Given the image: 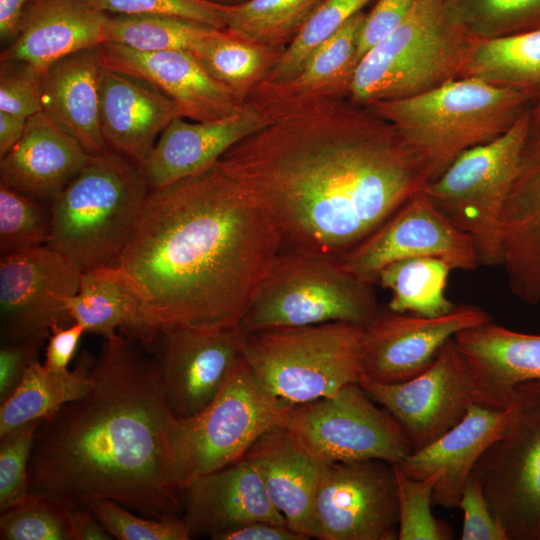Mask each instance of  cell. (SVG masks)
Wrapping results in <instances>:
<instances>
[{"label":"cell","instance_id":"obj_1","mask_svg":"<svg viewBox=\"0 0 540 540\" xmlns=\"http://www.w3.org/2000/svg\"><path fill=\"white\" fill-rule=\"evenodd\" d=\"M219 161L272 221L282 251L334 260L431 181L396 127L349 98L274 120Z\"/></svg>","mask_w":540,"mask_h":540},{"label":"cell","instance_id":"obj_2","mask_svg":"<svg viewBox=\"0 0 540 540\" xmlns=\"http://www.w3.org/2000/svg\"><path fill=\"white\" fill-rule=\"evenodd\" d=\"M281 252L272 221L217 161L150 189L115 265L138 295L150 337L239 326Z\"/></svg>","mask_w":540,"mask_h":540},{"label":"cell","instance_id":"obj_3","mask_svg":"<svg viewBox=\"0 0 540 540\" xmlns=\"http://www.w3.org/2000/svg\"><path fill=\"white\" fill-rule=\"evenodd\" d=\"M90 374L84 396L41 420L29 493L71 510L110 499L147 518L181 517L168 444L173 415L155 359L119 333L93 356Z\"/></svg>","mask_w":540,"mask_h":540},{"label":"cell","instance_id":"obj_4","mask_svg":"<svg viewBox=\"0 0 540 540\" xmlns=\"http://www.w3.org/2000/svg\"><path fill=\"white\" fill-rule=\"evenodd\" d=\"M535 96L475 78H457L430 91L375 102L437 179L466 150L506 133Z\"/></svg>","mask_w":540,"mask_h":540},{"label":"cell","instance_id":"obj_5","mask_svg":"<svg viewBox=\"0 0 540 540\" xmlns=\"http://www.w3.org/2000/svg\"><path fill=\"white\" fill-rule=\"evenodd\" d=\"M149 191L141 166L110 149L91 156L50 204L47 245L81 271L115 265Z\"/></svg>","mask_w":540,"mask_h":540},{"label":"cell","instance_id":"obj_6","mask_svg":"<svg viewBox=\"0 0 540 540\" xmlns=\"http://www.w3.org/2000/svg\"><path fill=\"white\" fill-rule=\"evenodd\" d=\"M363 337L345 321L261 330L246 335L244 359L265 392L295 406L360 383Z\"/></svg>","mask_w":540,"mask_h":540},{"label":"cell","instance_id":"obj_7","mask_svg":"<svg viewBox=\"0 0 540 540\" xmlns=\"http://www.w3.org/2000/svg\"><path fill=\"white\" fill-rule=\"evenodd\" d=\"M476 41L451 23L442 0H415L404 20L361 58L349 99L369 106L457 79Z\"/></svg>","mask_w":540,"mask_h":540},{"label":"cell","instance_id":"obj_8","mask_svg":"<svg viewBox=\"0 0 540 540\" xmlns=\"http://www.w3.org/2000/svg\"><path fill=\"white\" fill-rule=\"evenodd\" d=\"M379 310L373 284L356 278L337 260L282 251L239 327L246 334L336 321L365 327Z\"/></svg>","mask_w":540,"mask_h":540},{"label":"cell","instance_id":"obj_9","mask_svg":"<svg viewBox=\"0 0 540 540\" xmlns=\"http://www.w3.org/2000/svg\"><path fill=\"white\" fill-rule=\"evenodd\" d=\"M293 407L265 392L244 359L204 410L171 420L168 444L179 490L241 459Z\"/></svg>","mask_w":540,"mask_h":540},{"label":"cell","instance_id":"obj_10","mask_svg":"<svg viewBox=\"0 0 540 540\" xmlns=\"http://www.w3.org/2000/svg\"><path fill=\"white\" fill-rule=\"evenodd\" d=\"M528 108L506 133L463 152L424 188L433 204L470 237L480 266L500 265L499 220L515 176Z\"/></svg>","mask_w":540,"mask_h":540},{"label":"cell","instance_id":"obj_11","mask_svg":"<svg viewBox=\"0 0 540 540\" xmlns=\"http://www.w3.org/2000/svg\"><path fill=\"white\" fill-rule=\"evenodd\" d=\"M508 411L504 434L473 474L508 540H540V380L516 385Z\"/></svg>","mask_w":540,"mask_h":540},{"label":"cell","instance_id":"obj_12","mask_svg":"<svg viewBox=\"0 0 540 540\" xmlns=\"http://www.w3.org/2000/svg\"><path fill=\"white\" fill-rule=\"evenodd\" d=\"M360 383L295 405L278 424L318 461L378 459L398 465L413 452L399 423Z\"/></svg>","mask_w":540,"mask_h":540},{"label":"cell","instance_id":"obj_13","mask_svg":"<svg viewBox=\"0 0 540 540\" xmlns=\"http://www.w3.org/2000/svg\"><path fill=\"white\" fill-rule=\"evenodd\" d=\"M239 326L155 331L143 347L155 359L174 418L204 410L244 360L246 339Z\"/></svg>","mask_w":540,"mask_h":540},{"label":"cell","instance_id":"obj_14","mask_svg":"<svg viewBox=\"0 0 540 540\" xmlns=\"http://www.w3.org/2000/svg\"><path fill=\"white\" fill-rule=\"evenodd\" d=\"M81 273L48 245L1 256L0 344H44L54 327L72 324L65 301Z\"/></svg>","mask_w":540,"mask_h":540},{"label":"cell","instance_id":"obj_15","mask_svg":"<svg viewBox=\"0 0 540 540\" xmlns=\"http://www.w3.org/2000/svg\"><path fill=\"white\" fill-rule=\"evenodd\" d=\"M315 518L317 539H398L394 465L378 459L324 464Z\"/></svg>","mask_w":540,"mask_h":540},{"label":"cell","instance_id":"obj_16","mask_svg":"<svg viewBox=\"0 0 540 540\" xmlns=\"http://www.w3.org/2000/svg\"><path fill=\"white\" fill-rule=\"evenodd\" d=\"M360 384L399 423L413 451L457 425L475 403L472 373L454 337L418 376L396 384L362 378Z\"/></svg>","mask_w":540,"mask_h":540},{"label":"cell","instance_id":"obj_17","mask_svg":"<svg viewBox=\"0 0 540 540\" xmlns=\"http://www.w3.org/2000/svg\"><path fill=\"white\" fill-rule=\"evenodd\" d=\"M426 256L441 258L453 269L472 271L480 266L470 237L455 227L423 190L337 261L356 278L374 285L385 266Z\"/></svg>","mask_w":540,"mask_h":540},{"label":"cell","instance_id":"obj_18","mask_svg":"<svg viewBox=\"0 0 540 540\" xmlns=\"http://www.w3.org/2000/svg\"><path fill=\"white\" fill-rule=\"evenodd\" d=\"M490 320L485 310L466 304L438 317L380 308L364 327L362 378L396 384L416 377L434 362L450 338Z\"/></svg>","mask_w":540,"mask_h":540},{"label":"cell","instance_id":"obj_19","mask_svg":"<svg viewBox=\"0 0 540 540\" xmlns=\"http://www.w3.org/2000/svg\"><path fill=\"white\" fill-rule=\"evenodd\" d=\"M500 267L509 290L540 306V94L528 108L515 176L501 212Z\"/></svg>","mask_w":540,"mask_h":540},{"label":"cell","instance_id":"obj_20","mask_svg":"<svg viewBox=\"0 0 540 540\" xmlns=\"http://www.w3.org/2000/svg\"><path fill=\"white\" fill-rule=\"evenodd\" d=\"M96 51L103 67L142 78L164 93L182 118L215 121L244 107L189 51L140 52L113 43H102Z\"/></svg>","mask_w":540,"mask_h":540},{"label":"cell","instance_id":"obj_21","mask_svg":"<svg viewBox=\"0 0 540 540\" xmlns=\"http://www.w3.org/2000/svg\"><path fill=\"white\" fill-rule=\"evenodd\" d=\"M365 16L361 11L350 18L294 76L261 82L244 105L272 122L303 108L349 98L359 64L358 40Z\"/></svg>","mask_w":540,"mask_h":540},{"label":"cell","instance_id":"obj_22","mask_svg":"<svg viewBox=\"0 0 540 540\" xmlns=\"http://www.w3.org/2000/svg\"><path fill=\"white\" fill-rule=\"evenodd\" d=\"M178 117L176 104L152 84L102 66L100 125L110 150L143 167L162 132Z\"/></svg>","mask_w":540,"mask_h":540},{"label":"cell","instance_id":"obj_23","mask_svg":"<svg viewBox=\"0 0 540 540\" xmlns=\"http://www.w3.org/2000/svg\"><path fill=\"white\" fill-rule=\"evenodd\" d=\"M107 19L86 0H29L0 60L25 63L41 74L66 56L104 43Z\"/></svg>","mask_w":540,"mask_h":540},{"label":"cell","instance_id":"obj_24","mask_svg":"<svg viewBox=\"0 0 540 540\" xmlns=\"http://www.w3.org/2000/svg\"><path fill=\"white\" fill-rule=\"evenodd\" d=\"M509 411L472 404L466 416L427 446L396 466L404 475L424 479L442 471L432 496L435 506L458 507L463 488L479 458L508 425Z\"/></svg>","mask_w":540,"mask_h":540},{"label":"cell","instance_id":"obj_25","mask_svg":"<svg viewBox=\"0 0 540 540\" xmlns=\"http://www.w3.org/2000/svg\"><path fill=\"white\" fill-rule=\"evenodd\" d=\"M181 517L191 536L210 538L253 521L287 524L270 501L257 469L244 457L191 482L183 493Z\"/></svg>","mask_w":540,"mask_h":540},{"label":"cell","instance_id":"obj_26","mask_svg":"<svg viewBox=\"0 0 540 540\" xmlns=\"http://www.w3.org/2000/svg\"><path fill=\"white\" fill-rule=\"evenodd\" d=\"M271 121L253 108L209 122L174 119L142 167L150 189L192 176L216 163L235 144Z\"/></svg>","mask_w":540,"mask_h":540},{"label":"cell","instance_id":"obj_27","mask_svg":"<svg viewBox=\"0 0 540 540\" xmlns=\"http://www.w3.org/2000/svg\"><path fill=\"white\" fill-rule=\"evenodd\" d=\"M455 342L473 377L475 403L507 409L516 385L540 380V335L508 329L492 320L460 331Z\"/></svg>","mask_w":540,"mask_h":540},{"label":"cell","instance_id":"obj_28","mask_svg":"<svg viewBox=\"0 0 540 540\" xmlns=\"http://www.w3.org/2000/svg\"><path fill=\"white\" fill-rule=\"evenodd\" d=\"M90 157L41 111L27 119L21 139L0 158V183L50 205Z\"/></svg>","mask_w":540,"mask_h":540},{"label":"cell","instance_id":"obj_29","mask_svg":"<svg viewBox=\"0 0 540 540\" xmlns=\"http://www.w3.org/2000/svg\"><path fill=\"white\" fill-rule=\"evenodd\" d=\"M243 457L257 469L288 527L309 539L317 538L315 496L324 463L279 425L264 432Z\"/></svg>","mask_w":540,"mask_h":540},{"label":"cell","instance_id":"obj_30","mask_svg":"<svg viewBox=\"0 0 540 540\" xmlns=\"http://www.w3.org/2000/svg\"><path fill=\"white\" fill-rule=\"evenodd\" d=\"M96 48L66 56L40 74L43 111L91 156L109 150L100 125V75Z\"/></svg>","mask_w":540,"mask_h":540},{"label":"cell","instance_id":"obj_31","mask_svg":"<svg viewBox=\"0 0 540 540\" xmlns=\"http://www.w3.org/2000/svg\"><path fill=\"white\" fill-rule=\"evenodd\" d=\"M72 322L110 340L119 333L140 343L148 336L140 300L116 265L82 271L77 293L65 301Z\"/></svg>","mask_w":540,"mask_h":540},{"label":"cell","instance_id":"obj_32","mask_svg":"<svg viewBox=\"0 0 540 540\" xmlns=\"http://www.w3.org/2000/svg\"><path fill=\"white\" fill-rule=\"evenodd\" d=\"M92 359L83 351L76 366L65 372L49 371L39 359L31 363L16 389L0 404V437L84 396L92 384Z\"/></svg>","mask_w":540,"mask_h":540},{"label":"cell","instance_id":"obj_33","mask_svg":"<svg viewBox=\"0 0 540 540\" xmlns=\"http://www.w3.org/2000/svg\"><path fill=\"white\" fill-rule=\"evenodd\" d=\"M285 49L252 43L217 30L190 52L244 105L252 90L270 75Z\"/></svg>","mask_w":540,"mask_h":540},{"label":"cell","instance_id":"obj_34","mask_svg":"<svg viewBox=\"0 0 540 540\" xmlns=\"http://www.w3.org/2000/svg\"><path fill=\"white\" fill-rule=\"evenodd\" d=\"M459 78L540 94V29L477 40Z\"/></svg>","mask_w":540,"mask_h":540},{"label":"cell","instance_id":"obj_35","mask_svg":"<svg viewBox=\"0 0 540 540\" xmlns=\"http://www.w3.org/2000/svg\"><path fill=\"white\" fill-rule=\"evenodd\" d=\"M452 270V266L441 258H408L385 266L378 274L377 283L390 291L387 308L391 311L438 317L456 306L446 296Z\"/></svg>","mask_w":540,"mask_h":540},{"label":"cell","instance_id":"obj_36","mask_svg":"<svg viewBox=\"0 0 540 540\" xmlns=\"http://www.w3.org/2000/svg\"><path fill=\"white\" fill-rule=\"evenodd\" d=\"M324 0H246L222 4L224 30L240 39L287 47Z\"/></svg>","mask_w":540,"mask_h":540},{"label":"cell","instance_id":"obj_37","mask_svg":"<svg viewBox=\"0 0 540 540\" xmlns=\"http://www.w3.org/2000/svg\"><path fill=\"white\" fill-rule=\"evenodd\" d=\"M217 30L192 20L168 15L108 16L104 43L140 52L191 51Z\"/></svg>","mask_w":540,"mask_h":540},{"label":"cell","instance_id":"obj_38","mask_svg":"<svg viewBox=\"0 0 540 540\" xmlns=\"http://www.w3.org/2000/svg\"><path fill=\"white\" fill-rule=\"evenodd\" d=\"M448 19L476 40L540 29V0H442Z\"/></svg>","mask_w":540,"mask_h":540},{"label":"cell","instance_id":"obj_39","mask_svg":"<svg viewBox=\"0 0 540 540\" xmlns=\"http://www.w3.org/2000/svg\"><path fill=\"white\" fill-rule=\"evenodd\" d=\"M50 205L0 183V256L47 245Z\"/></svg>","mask_w":540,"mask_h":540},{"label":"cell","instance_id":"obj_40","mask_svg":"<svg viewBox=\"0 0 540 540\" xmlns=\"http://www.w3.org/2000/svg\"><path fill=\"white\" fill-rule=\"evenodd\" d=\"M374 0H324L264 81H280L297 74L312 54L355 14Z\"/></svg>","mask_w":540,"mask_h":540},{"label":"cell","instance_id":"obj_41","mask_svg":"<svg viewBox=\"0 0 540 540\" xmlns=\"http://www.w3.org/2000/svg\"><path fill=\"white\" fill-rule=\"evenodd\" d=\"M1 540H74L73 512L47 497L29 495L0 512Z\"/></svg>","mask_w":540,"mask_h":540},{"label":"cell","instance_id":"obj_42","mask_svg":"<svg viewBox=\"0 0 540 540\" xmlns=\"http://www.w3.org/2000/svg\"><path fill=\"white\" fill-rule=\"evenodd\" d=\"M398 497L399 540H451L454 533L444 520L436 518L431 510L432 496L442 471L424 479L404 475L396 466Z\"/></svg>","mask_w":540,"mask_h":540},{"label":"cell","instance_id":"obj_43","mask_svg":"<svg viewBox=\"0 0 540 540\" xmlns=\"http://www.w3.org/2000/svg\"><path fill=\"white\" fill-rule=\"evenodd\" d=\"M88 507L113 539L188 540L191 532L182 517L152 519L136 515L110 499H97Z\"/></svg>","mask_w":540,"mask_h":540},{"label":"cell","instance_id":"obj_44","mask_svg":"<svg viewBox=\"0 0 540 540\" xmlns=\"http://www.w3.org/2000/svg\"><path fill=\"white\" fill-rule=\"evenodd\" d=\"M41 420L26 423L0 437V512L29 495V461Z\"/></svg>","mask_w":540,"mask_h":540},{"label":"cell","instance_id":"obj_45","mask_svg":"<svg viewBox=\"0 0 540 540\" xmlns=\"http://www.w3.org/2000/svg\"><path fill=\"white\" fill-rule=\"evenodd\" d=\"M104 13L168 15L224 30L221 3L212 0H86Z\"/></svg>","mask_w":540,"mask_h":540},{"label":"cell","instance_id":"obj_46","mask_svg":"<svg viewBox=\"0 0 540 540\" xmlns=\"http://www.w3.org/2000/svg\"><path fill=\"white\" fill-rule=\"evenodd\" d=\"M0 111L25 119L43 111L40 73L22 62L1 61Z\"/></svg>","mask_w":540,"mask_h":540},{"label":"cell","instance_id":"obj_47","mask_svg":"<svg viewBox=\"0 0 540 540\" xmlns=\"http://www.w3.org/2000/svg\"><path fill=\"white\" fill-rule=\"evenodd\" d=\"M458 507L463 512L461 540H508L473 472L463 488Z\"/></svg>","mask_w":540,"mask_h":540},{"label":"cell","instance_id":"obj_48","mask_svg":"<svg viewBox=\"0 0 540 540\" xmlns=\"http://www.w3.org/2000/svg\"><path fill=\"white\" fill-rule=\"evenodd\" d=\"M415 0H377L366 13L358 40L357 55L361 58L388 36L406 17Z\"/></svg>","mask_w":540,"mask_h":540},{"label":"cell","instance_id":"obj_49","mask_svg":"<svg viewBox=\"0 0 540 540\" xmlns=\"http://www.w3.org/2000/svg\"><path fill=\"white\" fill-rule=\"evenodd\" d=\"M39 342H20L0 345V404L19 385L26 369L38 360Z\"/></svg>","mask_w":540,"mask_h":540},{"label":"cell","instance_id":"obj_50","mask_svg":"<svg viewBox=\"0 0 540 540\" xmlns=\"http://www.w3.org/2000/svg\"><path fill=\"white\" fill-rule=\"evenodd\" d=\"M83 333H85V329L76 322L67 326L54 327L47 339L43 365L52 372L69 370V363L77 350Z\"/></svg>","mask_w":540,"mask_h":540},{"label":"cell","instance_id":"obj_51","mask_svg":"<svg viewBox=\"0 0 540 540\" xmlns=\"http://www.w3.org/2000/svg\"><path fill=\"white\" fill-rule=\"evenodd\" d=\"M213 540H307L287 524L253 521L214 535Z\"/></svg>","mask_w":540,"mask_h":540},{"label":"cell","instance_id":"obj_52","mask_svg":"<svg viewBox=\"0 0 540 540\" xmlns=\"http://www.w3.org/2000/svg\"><path fill=\"white\" fill-rule=\"evenodd\" d=\"M74 522V540H111V535L88 507L72 510Z\"/></svg>","mask_w":540,"mask_h":540},{"label":"cell","instance_id":"obj_53","mask_svg":"<svg viewBox=\"0 0 540 540\" xmlns=\"http://www.w3.org/2000/svg\"><path fill=\"white\" fill-rule=\"evenodd\" d=\"M29 0H0V38L12 41L19 29L24 9Z\"/></svg>","mask_w":540,"mask_h":540},{"label":"cell","instance_id":"obj_54","mask_svg":"<svg viewBox=\"0 0 540 540\" xmlns=\"http://www.w3.org/2000/svg\"><path fill=\"white\" fill-rule=\"evenodd\" d=\"M27 119L0 111V158L22 137Z\"/></svg>","mask_w":540,"mask_h":540},{"label":"cell","instance_id":"obj_55","mask_svg":"<svg viewBox=\"0 0 540 540\" xmlns=\"http://www.w3.org/2000/svg\"><path fill=\"white\" fill-rule=\"evenodd\" d=\"M212 1L222 3V4L231 5V4H238V3L244 2L246 0H212Z\"/></svg>","mask_w":540,"mask_h":540}]
</instances>
